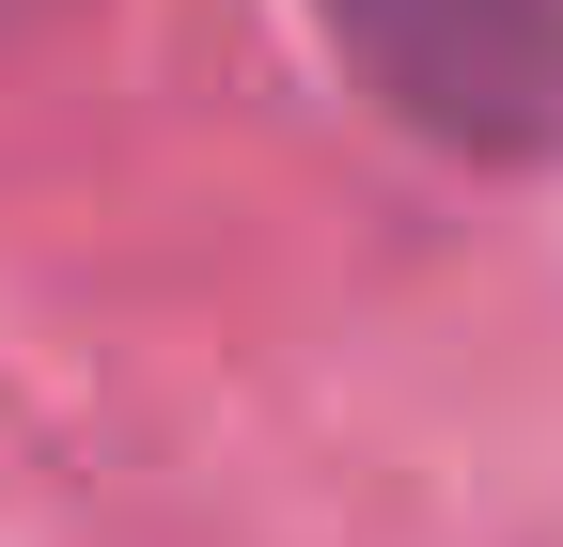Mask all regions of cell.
I'll use <instances>...</instances> for the list:
<instances>
[{
	"label": "cell",
	"mask_w": 563,
	"mask_h": 547,
	"mask_svg": "<svg viewBox=\"0 0 563 547\" xmlns=\"http://www.w3.org/2000/svg\"><path fill=\"white\" fill-rule=\"evenodd\" d=\"M344 63L454 157H563V0H329Z\"/></svg>",
	"instance_id": "obj_1"
}]
</instances>
